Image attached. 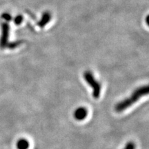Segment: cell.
Wrapping results in <instances>:
<instances>
[{"label":"cell","mask_w":149,"mask_h":149,"mask_svg":"<svg viewBox=\"0 0 149 149\" xmlns=\"http://www.w3.org/2000/svg\"><path fill=\"white\" fill-rule=\"evenodd\" d=\"M88 115V110L84 107H79L74 111V117L75 120L81 121L84 120Z\"/></svg>","instance_id":"cell-4"},{"label":"cell","mask_w":149,"mask_h":149,"mask_svg":"<svg viewBox=\"0 0 149 149\" xmlns=\"http://www.w3.org/2000/svg\"><path fill=\"white\" fill-rule=\"evenodd\" d=\"M30 146L29 141L26 139H20L17 142V149H28Z\"/></svg>","instance_id":"cell-6"},{"label":"cell","mask_w":149,"mask_h":149,"mask_svg":"<svg viewBox=\"0 0 149 149\" xmlns=\"http://www.w3.org/2000/svg\"><path fill=\"white\" fill-rule=\"evenodd\" d=\"M148 18H149V16L148 15L146 17V23H147V24H148Z\"/></svg>","instance_id":"cell-11"},{"label":"cell","mask_w":149,"mask_h":149,"mask_svg":"<svg viewBox=\"0 0 149 149\" xmlns=\"http://www.w3.org/2000/svg\"><path fill=\"white\" fill-rule=\"evenodd\" d=\"M84 78L87 84L90 86L93 89V97L95 99L100 97V93H101L102 86L100 83L97 81L93 74L90 71H86L84 73Z\"/></svg>","instance_id":"cell-2"},{"label":"cell","mask_w":149,"mask_h":149,"mask_svg":"<svg viewBox=\"0 0 149 149\" xmlns=\"http://www.w3.org/2000/svg\"><path fill=\"white\" fill-rule=\"evenodd\" d=\"M24 20V17L23 16L21 15H19L16 16L14 19V23L15 25H19L22 23Z\"/></svg>","instance_id":"cell-8"},{"label":"cell","mask_w":149,"mask_h":149,"mask_svg":"<svg viewBox=\"0 0 149 149\" xmlns=\"http://www.w3.org/2000/svg\"><path fill=\"white\" fill-rule=\"evenodd\" d=\"M136 145L133 141H128L127 144H126L125 147L124 149H135Z\"/></svg>","instance_id":"cell-10"},{"label":"cell","mask_w":149,"mask_h":149,"mask_svg":"<svg viewBox=\"0 0 149 149\" xmlns=\"http://www.w3.org/2000/svg\"><path fill=\"white\" fill-rule=\"evenodd\" d=\"M51 14L49 12H45L43 13L42 18L38 22V26L40 28L44 27L45 26L47 25L48 22L51 21Z\"/></svg>","instance_id":"cell-5"},{"label":"cell","mask_w":149,"mask_h":149,"mask_svg":"<svg viewBox=\"0 0 149 149\" xmlns=\"http://www.w3.org/2000/svg\"><path fill=\"white\" fill-rule=\"evenodd\" d=\"M19 45V42H11L10 44H8V45H7L6 48H9V49H14V48H15L17 47H18Z\"/></svg>","instance_id":"cell-9"},{"label":"cell","mask_w":149,"mask_h":149,"mask_svg":"<svg viewBox=\"0 0 149 149\" xmlns=\"http://www.w3.org/2000/svg\"><path fill=\"white\" fill-rule=\"evenodd\" d=\"M1 34L0 37V48L4 49L6 48L8 44V37H9V31L10 26L8 22H3L1 24Z\"/></svg>","instance_id":"cell-3"},{"label":"cell","mask_w":149,"mask_h":149,"mask_svg":"<svg viewBox=\"0 0 149 149\" xmlns=\"http://www.w3.org/2000/svg\"><path fill=\"white\" fill-rule=\"evenodd\" d=\"M148 94V86H142L134 91L129 97L124 99V100L117 103L115 107V110L117 113H121L128 108L131 107L133 104L137 102L141 97Z\"/></svg>","instance_id":"cell-1"},{"label":"cell","mask_w":149,"mask_h":149,"mask_svg":"<svg viewBox=\"0 0 149 149\" xmlns=\"http://www.w3.org/2000/svg\"><path fill=\"white\" fill-rule=\"evenodd\" d=\"M1 18L4 20V22H9L11 21V19H12V15H11L9 13H3L1 15Z\"/></svg>","instance_id":"cell-7"}]
</instances>
